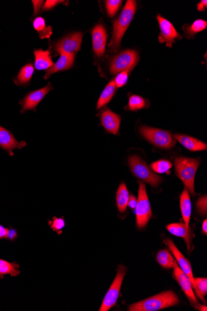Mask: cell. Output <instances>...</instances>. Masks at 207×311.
Segmentation results:
<instances>
[{
	"instance_id": "6da1fadb",
	"label": "cell",
	"mask_w": 207,
	"mask_h": 311,
	"mask_svg": "<svg viewBox=\"0 0 207 311\" xmlns=\"http://www.w3.org/2000/svg\"><path fill=\"white\" fill-rule=\"evenodd\" d=\"M136 9V2L129 0L126 2L119 18L115 21L113 37L109 45V49L111 53L119 50L123 35L133 19Z\"/></svg>"
},
{
	"instance_id": "7a4b0ae2",
	"label": "cell",
	"mask_w": 207,
	"mask_h": 311,
	"mask_svg": "<svg viewBox=\"0 0 207 311\" xmlns=\"http://www.w3.org/2000/svg\"><path fill=\"white\" fill-rule=\"evenodd\" d=\"M179 303V299L177 295L169 290L132 304L128 309L131 311H155L176 306Z\"/></svg>"
},
{
	"instance_id": "3957f363",
	"label": "cell",
	"mask_w": 207,
	"mask_h": 311,
	"mask_svg": "<svg viewBox=\"0 0 207 311\" xmlns=\"http://www.w3.org/2000/svg\"><path fill=\"white\" fill-rule=\"evenodd\" d=\"M174 163L177 176L182 180L189 193L195 196V176L199 166V161L198 159L177 158L175 159Z\"/></svg>"
},
{
	"instance_id": "277c9868",
	"label": "cell",
	"mask_w": 207,
	"mask_h": 311,
	"mask_svg": "<svg viewBox=\"0 0 207 311\" xmlns=\"http://www.w3.org/2000/svg\"><path fill=\"white\" fill-rule=\"evenodd\" d=\"M128 164L130 165L132 173L137 178L143 180L153 187H157L162 181V177L155 174L151 171L147 165L139 157L132 156L128 158Z\"/></svg>"
},
{
	"instance_id": "5b68a950",
	"label": "cell",
	"mask_w": 207,
	"mask_h": 311,
	"mask_svg": "<svg viewBox=\"0 0 207 311\" xmlns=\"http://www.w3.org/2000/svg\"><path fill=\"white\" fill-rule=\"evenodd\" d=\"M140 132L143 138L157 147L170 149L176 145L171 134L166 130L143 126L140 128Z\"/></svg>"
},
{
	"instance_id": "8992f818",
	"label": "cell",
	"mask_w": 207,
	"mask_h": 311,
	"mask_svg": "<svg viewBox=\"0 0 207 311\" xmlns=\"http://www.w3.org/2000/svg\"><path fill=\"white\" fill-rule=\"evenodd\" d=\"M126 271H127L126 267L122 264L118 266L116 277L103 299L99 311H108L116 305Z\"/></svg>"
},
{
	"instance_id": "52a82bcc",
	"label": "cell",
	"mask_w": 207,
	"mask_h": 311,
	"mask_svg": "<svg viewBox=\"0 0 207 311\" xmlns=\"http://www.w3.org/2000/svg\"><path fill=\"white\" fill-rule=\"evenodd\" d=\"M139 199L136 206L137 225L138 228H145L152 216L150 203H149L146 186L144 183L139 181Z\"/></svg>"
},
{
	"instance_id": "ba28073f",
	"label": "cell",
	"mask_w": 207,
	"mask_h": 311,
	"mask_svg": "<svg viewBox=\"0 0 207 311\" xmlns=\"http://www.w3.org/2000/svg\"><path fill=\"white\" fill-rule=\"evenodd\" d=\"M138 61L139 54L136 51H123L112 59L110 65L111 74L114 75L123 71L130 72L134 68Z\"/></svg>"
},
{
	"instance_id": "9c48e42d",
	"label": "cell",
	"mask_w": 207,
	"mask_h": 311,
	"mask_svg": "<svg viewBox=\"0 0 207 311\" xmlns=\"http://www.w3.org/2000/svg\"><path fill=\"white\" fill-rule=\"evenodd\" d=\"M83 35L80 32L68 34L56 43L55 50L60 54L75 53L81 48Z\"/></svg>"
},
{
	"instance_id": "30bf717a",
	"label": "cell",
	"mask_w": 207,
	"mask_h": 311,
	"mask_svg": "<svg viewBox=\"0 0 207 311\" xmlns=\"http://www.w3.org/2000/svg\"><path fill=\"white\" fill-rule=\"evenodd\" d=\"M53 89L50 83L41 89L36 90L28 94L19 104L21 105V113H24L28 110H33L36 112L37 105L45 97V96Z\"/></svg>"
},
{
	"instance_id": "8fae6325",
	"label": "cell",
	"mask_w": 207,
	"mask_h": 311,
	"mask_svg": "<svg viewBox=\"0 0 207 311\" xmlns=\"http://www.w3.org/2000/svg\"><path fill=\"white\" fill-rule=\"evenodd\" d=\"M164 242H165L166 245L168 246V248L170 249L172 254H173L175 258H176L177 262L179 264L180 266V269L182 270V271L185 273L187 276H188L190 279V280H191L192 287H194L195 292L196 293V294L198 297V292L196 285H195L191 263H190L188 260L186 259L185 256L181 254V252L179 251V249H178L177 247L175 246V244L173 242H172L171 239H165L164 240Z\"/></svg>"
},
{
	"instance_id": "7c38bea8",
	"label": "cell",
	"mask_w": 207,
	"mask_h": 311,
	"mask_svg": "<svg viewBox=\"0 0 207 311\" xmlns=\"http://www.w3.org/2000/svg\"><path fill=\"white\" fill-rule=\"evenodd\" d=\"M158 23H159L161 33L159 36V40L161 43L166 42V47L171 48L172 43L175 42V39H181V36L168 20L163 18L160 15L157 16Z\"/></svg>"
},
{
	"instance_id": "4fadbf2b",
	"label": "cell",
	"mask_w": 207,
	"mask_h": 311,
	"mask_svg": "<svg viewBox=\"0 0 207 311\" xmlns=\"http://www.w3.org/2000/svg\"><path fill=\"white\" fill-rule=\"evenodd\" d=\"M27 145L25 141H17L10 130L0 126V147L3 150L7 151L10 156H14V149H21Z\"/></svg>"
},
{
	"instance_id": "5bb4252c",
	"label": "cell",
	"mask_w": 207,
	"mask_h": 311,
	"mask_svg": "<svg viewBox=\"0 0 207 311\" xmlns=\"http://www.w3.org/2000/svg\"><path fill=\"white\" fill-rule=\"evenodd\" d=\"M174 276L173 277L175 278L178 283H179L181 288L185 292L187 297H188L189 300L192 304H198V302L196 298H195L193 290H192V284L191 280L187 276L185 273L182 271L176 262L175 261L174 264Z\"/></svg>"
},
{
	"instance_id": "9a60e30c",
	"label": "cell",
	"mask_w": 207,
	"mask_h": 311,
	"mask_svg": "<svg viewBox=\"0 0 207 311\" xmlns=\"http://www.w3.org/2000/svg\"><path fill=\"white\" fill-rule=\"evenodd\" d=\"M93 47L95 54L98 57H102L105 53L106 45L107 42V33L105 27L98 25L92 32Z\"/></svg>"
},
{
	"instance_id": "2e32d148",
	"label": "cell",
	"mask_w": 207,
	"mask_h": 311,
	"mask_svg": "<svg viewBox=\"0 0 207 311\" xmlns=\"http://www.w3.org/2000/svg\"><path fill=\"white\" fill-rule=\"evenodd\" d=\"M100 121L104 128L108 132L117 135L119 132L120 124V116L110 109H106L102 111L100 114Z\"/></svg>"
},
{
	"instance_id": "e0dca14e",
	"label": "cell",
	"mask_w": 207,
	"mask_h": 311,
	"mask_svg": "<svg viewBox=\"0 0 207 311\" xmlns=\"http://www.w3.org/2000/svg\"><path fill=\"white\" fill-rule=\"evenodd\" d=\"M60 55H61V56L57 60V62L54 64V65L51 68L47 69V71H46L47 72H46V74L45 75L44 79H47V78L50 77L51 75L55 74V73L70 69L73 65L75 54H62Z\"/></svg>"
},
{
	"instance_id": "ac0fdd59",
	"label": "cell",
	"mask_w": 207,
	"mask_h": 311,
	"mask_svg": "<svg viewBox=\"0 0 207 311\" xmlns=\"http://www.w3.org/2000/svg\"><path fill=\"white\" fill-rule=\"evenodd\" d=\"M176 140L179 142L189 150L200 151L206 149V144L198 139L192 138V137L176 135L174 136Z\"/></svg>"
},
{
	"instance_id": "d6986e66",
	"label": "cell",
	"mask_w": 207,
	"mask_h": 311,
	"mask_svg": "<svg viewBox=\"0 0 207 311\" xmlns=\"http://www.w3.org/2000/svg\"><path fill=\"white\" fill-rule=\"evenodd\" d=\"M34 54L36 59L35 68L37 71L47 70L54 65L49 50L43 51L42 49H39L34 51Z\"/></svg>"
},
{
	"instance_id": "ffe728a7",
	"label": "cell",
	"mask_w": 207,
	"mask_h": 311,
	"mask_svg": "<svg viewBox=\"0 0 207 311\" xmlns=\"http://www.w3.org/2000/svg\"><path fill=\"white\" fill-rule=\"evenodd\" d=\"M180 205L181 213H182L185 225L189 228V222L191 216V202L190 199L189 191L186 188L184 189L182 194L180 197Z\"/></svg>"
},
{
	"instance_id": "44dd1931",
	"label": "cell",
	"mask_w": 207,
	"mask_h": 311,
	"mask_svg": "<svg viewBox=\"0 0 207 311\" xmlns=\"http://www.w3.org/2000/svg\"><path fill=\"white\" fill-rule=\"evenodd\" d=\"M19 264L16 262H10L0 258V280H4L5 275H10L11 277H17L21 274L19 270Z\"/></svg>"
},
{
	"instance_id": "7402d4cb",
	"label": "cell",
	"mask_w": 207,
	"mask_h": 311,
	"mask_svg": "<svg viewBox=\"0 0 207 311\" xmlns=\"http://www.w3.org/2000/svg\"><path fill=\"white\" fill-rule=\"evenodd\" d=\"M166 229L171 234L185 240L189 250V228L183 223L171 224L166 226Z\"/></svg>"
},
{
	"instance_id": "603a6c76",
	"label": "cell",
	"mask_w": 207,
	"mask_h": 311,
	"mask_svg": "<svg viewBox=\"0 0 207 311\" xmlns=\"http://www.w3.org/2000/svg\"><path fill=\"white\" fill-rule=\"evenodd\" d=\"M34 66L28 63L20 70L19 74L14 80V83L18 86H24L30 82L34 74Z\"/></svg>"
},
{
	"instance_id": "cb8c5ba5",
	"label": "cell",
	"mask_w": 207,
	"mask_h": 311,
	"mask_svg": "<svg viewBox=\"0 0 207 311\" xmlns=\"http://www.w3.org/2000/svg\"><path fill=\"white\" fill-rule=\"evenodd\" d=\"M129 194L127 188L125 184H122L119 186L117 191L116 201L118 209L120 213H123L128 206Z\"/></svg>"
},
{
	"instance_id": "d4e9b609",
	"label": "cell",
	"mask_w": 207,
	"mask_h": 311,
	"mask_svg": "<svg viewBox=\"0 0 207 311\" xmlns=\"http://www.w3.org/2000/svg\"><path fill=\"white\" fill-rule=\"evenodd\" d=\"M116 85L114 80H111L108 83V85L106 86L101 95H100L98 102H97V109H99L100 107L105 106L106 104H108L111 100L115 94V92H116Z\"/></svg>"
},
{
	"instance_id": "484cf974",
	"label": "cell",
	"mask_w": 207,
	"mask_h": 311,
	"mask_svg": "<svg viewBox=\"0 0 207 311\" xmlns=\"http://www.w3.org/2000/svg\"><path fill=\"white\" fill-rule=\"evenodd\" d=\"M33 26L42 39L50 38L53 34V28L51 26H46L45 19L42 17H37L34 19Z\"/></svg>"
},
{
	"instance_id": "4316f807",
	"label": "cell",
	"mask_w": 207,
	"mask_h": 311,
	"mask_svg": "<svg viewBox=\"0 0 207 311\" xmlns=\"http://www.w3.org/2000/svg\"><path fill=\"white\" fill-rule=\"evenodd\" d=\"M157 260L161 266L166 269L173 268L175 260L168 250L164 249L158 253Z\"/></svg>"
},
{
	"instance_id": "83f0119b",
	"label": "cell",
	"mask_w": 207,
	"mask_h": 311,
	"mask_svg": "<svg viewBox=\"0 0 207 311\" xmlns=\"http://www.w3.org/2000/svg\"><path fill=\"white\" fill-rule=\"evenodd\" d=\"M207 23L202 19H197L193 24L185 28V33L188 37H193L199 32L205 30Z\"/></svg>"
},
{
	"instance_id": "f1b7e54d",
	"label": "cell",
	"mask_w": 207,
	"mask_h": 311,
	"mask_svg": "<svg viewBox=\"0 0 207 311\" xmlns=\"http://www.w3.org/2000/svg\"><path fill=\"white\" fill-rule=\"evenodd\" d=\"M145 106V100L140 96L133 95L129 98L128 107L131 111H137L144 108Z\"/></svg>"
},
{
	"instance_id": "f546056e",
	"label": "cell",
	"mask_w": 207,
	"mask_h": 311,
	"mask_svg": "<svg viewBox=\"0 0 207 311\" xmlns=\"http://www.w3.org/2000/svg\"><path fill=\"white\" fill-rule=\"evenodd\" d=\"M195 285H196L198 292V298L202 300L204 303H206L203 296L207 294V280L205 278H194Z\"/></svg>"
},
{
	"instance_id": "4dcf8cb0",
	"label": "cell",
	"mask_w": 207,
	"mask_h": 311,
	"mask_svg": "<svg viewBox=\"0 0 207 311\" xmlns=\"http://www.w3.org/2000/svg\"><path fill=\"white\" fill-rule=\"evenodd\" d=\"M48 225L54 232H56L58 235L62 234L63 229L65 228V222L63 217H53V220H48Z\"/></svg>"
},
{
	"instance_id": "1f68e13d",
	"label": "cell",
	"mask_w": 207,
	"mask_h": 311,
	"mask_svg": "<svg viewBox=\"0 0 207 311\" xmlns=\"http://www.w3.org/2000/svg\"><path fill=\"white\" fill-rule=\"evenodd\" d=\"M171 163L166 160H161V161L155 162L151 164V167L155 172L163 173L166 172L172 167Z\"/></svg>"
},
{
	"instance_id": "d6a6232c",
	"label": "cell",
	"mask_w": 207,
	"mask_h": 311,
	"mask_svg": "<svg viewBox=\"0 0 207 311\" xmlns=\"http://www.w3.org/2000/svg\"><path fill=\"white\" fill-rule=\"evenodd\" d=\"M121 0H108L106 1V9H107L108 15L111 17L115 16L119 10L122 4Z\"/></svg>"
},
{
	"instance_id": "836d02e7",
	"label": "cell",
	"mask_w": 207,
	"mask_h": 311,
	"mask_svg": "<svg viewBox=\"0 0 207 311\" xmlns=\"http://www.w3.org/2000/svg\"><path fill=\"white\" fill-rule=\"evenodd\" d=\"M128 71H123L117 75L115 80V83L117 87H122L125 85L128 80Z\"/></svg>"
},
{
	"instance_id": "e575fe53",
	"label": "cell",
	"mask_w": 207,
	"mask_h": 311,
	"mask_svg": "<svg viewBox=\"0 0 207 311\" xmlns=\"http://www.w3.org/2000/svg\"><path fill=\"white\" fill-rule=\"evenodd\" d=\"M206 196H203L201 197L197 201V210L199 212V213L202 215L206 214Z\"/></svg>"
},
{
	"instance_id": "d590c367",
	"label": "cell",
	"mask_w": 207,
	"mask_h": 311,
	"mask_svg": "<svg viewBox=\"0 0 207 311\" xmlns=\"http://www.w3.org/2000/svg\"><path fill=\"white\" fill-rule=\"evenodd\" d=\"M18 237V232L16 229L13 228V227H10L8 228V234L7 238L6 239H7L10 242H14L17 239V238Z\"/></svg>"
},
{
	"instance_id": "8d00e7d4",
	"label": "cell",
	"mask_w": 207,
	"mask_h": 311,
	"mask_svg": "<svg viewBox=\"0 0 207 311\" xmlns=\"http://www.w3.org/2000/svg\"><path fill=\"white\" fill-rule=\"evenodd\" d=\"M64 2V1H58V0H48L46 1L44 5L43 10L48 11L51 10L54 7H56V5L61 4V3Z\"/></svg>"
},
{
	"instance_id": "74e56055",
	"label": "cell",
	"mask_w": 207,
	"mask_h": 311,
	"mask_svg": "<svg viewBox=\"0 0 207 311\" xmlns=\"http://www.w3.org/2000/svg\"><path fill=\"white\" fill-rule=\"evenodd\" d=\"M44 1H33V4L34 7V15H37L40 12V10L42 7Z\"/></svg>"
},
{
	"instance_id": "f35d334b",
	"label": "cell",
	"mask_w": 207,
	"mask_h": 311,
	"mask_svg": "<svg viewBox=\"0 0 207 311\" xmlns=\"http://www.w3.org/2000/svg\"><path fill=\"white\" fill-rule=\"evenodd\" d=\"M137 205V200L136 197H135L133 195H131L129 196L128 202V206L131 209H135L136 208V206Z\"/></svg>"
},
{
	"instance_id": "ab89813d",
	"label": "cell",
	"mask_w": 207,
	"mask_h": 311,
	"mask_svg": "<svg viewBox=\"0 0 207 311\" xmlns=\"http://www.w3.org/2000/svg\"><path fill=\"white\" fill-rule=\"evenodd\" d=\"M8 229L0 225V240L6 239L8 234Z\"/></svg>"
},
{
	"instance_id": "60d3db41",
	"label": "cell",
	"mask_w": 207,
	"mask_h": 311,
	"mask_svg": "<svg viewBox=\"0 0 207 311\" xmlns=\"http://www.w3.org/2000/svg\"><path fill=\"white\" fill-rule=\"evenodd\" d=\"M206 7H207V4H206V0H205V1L201 2L200 4L197 5V9H198V10H199V11L205 10V9L206 8Z\"/></svg>"
},
{
	"instance_id": "b9f144b4",
	"label": "cell",
	"mask_w": 207,
	"mask_h": 311,
	"mask_svg": "<svg viewBox=\"0 0 207 311\" xmlns=\"http://www.w3.org/2000/svg\"><path fill=\"white\" fill-rule=\"evenodd\" d=\"M195 308L197 310H202V311H203V310L206 311L207 310L206 306H203V305L196 304L195 305Z\"/></svg>"
},
{
	"instance_id": "7bdbcfd3",
	"label": "cell",
	"mask_w": 207,
	"mask_h": 311,
	"mask_svg": "<svg viewBox=\"0 0 207 311\" xmlns=\"http://www.w3.org/2000/svg\"><path fill=\"white\" fill-rule=\"evenodd\" d=\"M202 231L205 235L207 234V220H204L202 225Z\"/></svg>"
}]
</instances>
